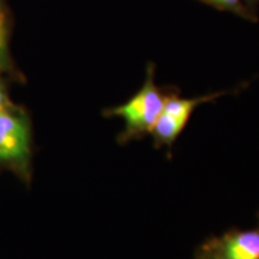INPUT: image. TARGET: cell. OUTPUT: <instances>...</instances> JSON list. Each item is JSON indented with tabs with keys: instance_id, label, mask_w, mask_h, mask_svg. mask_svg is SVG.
I'll list each match as a JSON object with an SVG mask.
<instances>
[{
	"instance_id": "cell-5",
	"label": "cell",
	"mask_w": 259,
	"mask_h": 259,
	"mask_svg": "<svg viewBox=\"0 0 259 259\" xmlns=\"http://www.w3.org/2000/svg\"><path fill=\"white\" fill-rule=\"evenodd\" d=\"M14 71L10 56V15L5 0H0V76Z\"/></svg>"
},
{
	"instance_id": "cell-6",
	"label": "cell",
	"mask_w": 259,
	"mask_h": 259,
	"mask_svg": "<svg viewBox=\"0 0 259 259\" xmlns=\"http://www.w3.org/2000/svg\"><path fill=\"white\" fill-rule=\"evenodd\" d=\"M200 3L215 8L220 11H226L236 16L248 19V21H257V16L252 14L245 4V0H198Z\"/></svg>"
},
{
	"instance_id": "cell-8",
	"label": "cell",
	"mask_w": 259,
	"mask_h": 259,
	"mask_svg": "<svg viewBox=\"0 0 259 259\" xmlns=\"http://www.w3.org/2000/svg\"><path fill=\"white\" fill-rule=\"evenodd\" d=\"M259 0H245V4L247 6V9L250 10L252 14L255 15V10H257V5H258ZM257 16V15H255Z\"/></svg>"
},
{
	"instance_id": "cell-9",
	"label": "cell",
	"mask_w": 259,
	"mask_h": 259,
	"mask_svg": "<svg viewBox=\"0 0 259 259\" xmlns=\"http://www.w3.org/2000/svg\"><path fill=\"white\" fill-rule=\"evenodd\" d=\"M194 259H204V258H197V257H194Z\"/></svg>"
},
{
	"instance_id": "cell-1",
	"label": "cell",
	"mask_w": 259,
	"mask_h": 259,
	"mask_svg": "<svg viewBox=\"0 0 259 259\" xmlns=\"http://www.w3.org/2000/svg\"><path fill=\"white\" fill-rule=\"evenodd\" d=\"M155 65L149 63L142 88L125 103L109 107L102 113L106 118H121L124 120V130L116 137V142L120 145L150 135L167 100L171 94L179 90L176 87L157 85L155 82Z\"/></svg>"
},
{
	"instance_id": "cell-4",
	"label": "cell",
	"mask_w": 259,
	"mask_h": 259,
	"mask_svg": "<svg viewBox=\"0 0 259 259\" xmlns=\"http://www.w3.org/2000/svg\"><path fill=\"white\" fill-rule=\"evenodd\" d=\"M197 258L259 259V229H231L199 246Z\"/></svg>"
},
{
	"instance_id": "cell-3",
	"label": "cell",
	"mask_w": 259,
	"mask_h": 259,
	"mask_svg": "<svg viewBox=\"0 0 259 259\" xmlns=\"http://www.w3.org/2000/svg\"><path fill=\"white\" fill-rule=\"evenodd\" d=\"M229 93L231 92H218L191 99L180 97L179 90L171 94L150 134L154 147L156 149L166 148L168 157H170L173 145L186 127L194 109L203 103L215 101Z\"/></svg>"
},
{
	"instance_id": "cell-7",
	"label": "cell",
	"mask_w": 259,
	"mask_h": 259,
	"mask_svg": "<svg viewBox=\"0 0 259 259\" xmlns=\"http://www.w3.org/2000/svg\"><path fill=\"white\" fill-rule=\"evenodd\" d=\"M11 105H14V103H12L11 100L9 99V94L6 92L5 84L3 82L2 76H0V111Z\"/></svg>"
},
{
	"instance_id": "cell-2",
	"label": "cell",
	"mask_w": 259,
	"mask_h": 259,
	"mask_svg": "<svg viewBox=\"0 0 259 259\" xmlns=\"http://www.w3.org/2000/svg\"><path fill=\"white\" fill-rule=\"evenodd\" d=\"M31 160V127L23 109L11 105L0 111V166L22 177L29 176Z\"/></svg>"
}]
</instances>
